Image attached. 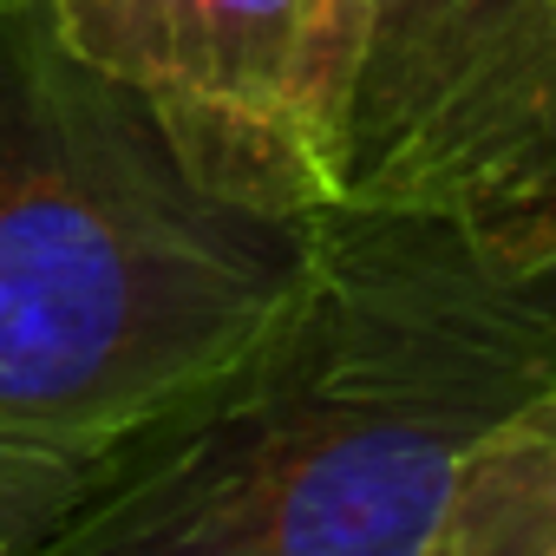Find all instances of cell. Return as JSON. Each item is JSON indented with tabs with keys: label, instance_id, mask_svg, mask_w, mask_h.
Returning <instances> with one entry per match:
<instances>
[{
	"label": "cell",
	"instance_id": "cell-1",
	"mask_svg": "<svg viewBox=\"0 0 556 556\" xmlns=\"http://www.w3.org/2000/svg\"><path fill=\"white\" fill-rule=\"evenodd\" d=\"M543 380L556 262L432 210L334 197L308 210L295 302L242 374L53 549L439 556L471 452Z\"/></svg>",
	"mask_w": 556,
	"mask_h": 556
},
{
	"label": "cell",
	"instance_id": "cell-2",
	"mask_svg": "<svg viewBox=\"0 0 556 556\" xmlns=\"http://www.w3.org/2000/svg\"><path fill=\"white\" fill-rule=\"evenodd\" d=\"M308 268V216L210 190L47 0L0 8V543L53 536L190 426Z\"/></svg>",
	"mask_w": 556,
	"mask_h": 556
},
{
	"label": "cell",
	"instance_id": "cell-3",
	"mask_svg": "<svg viewBox=\"0 0 556 556\" xmlns=\"http://www.w3.org/2000/svg\"><path fill=\"white\" fill-rule=\"evenodd\" d=\"M341 197L556 262V0H354Z\"/></svg>",
	"mask_w": 556,
	"mask_h": 556
},
{
	"label": "cell",
	"instance_id": "cell-4",
	"mask_svg": "<svg viewBox=\"0 0 556 556\" xmlns=\"http://www.w3.org/2000/svg\"><path fill=\"white\" fill-rule=\"evenodd\" d=\"M223 197L308 216L341 197L354 0H47Z\"/></svg>",
	"mask_w": 556,
	"mask_h": 556
},
{
	"label": "cell",
	"instance_id": "cell-5",
	"mask_svg": "<svg viewBox=\"0 0 556 556\" xmlns=\"http://www.w3.org/2000/svg\"><path fill=\"white\" fill-rule=\"evenodd\" d=\"M439 556H556V380L471 452Z\"/></svg>",
	"mask_w": 556,
	"mask_h": 556
},
{
	"label": "cell",
	"instance_id": "cell-6",
	"mask_svg": "<svg viewBox=\"0 0 556 556\" xmlns=\"http://www.w3.org/2000/svg\"><path fill=\"white\" fill-rule=\"evenodd\" d=\"M0 8H21V0H0Z\"/></svg>",
	"mask_w": 556,
	"mask_h": 556
},
{
	"label": "cell",
	"instance_id": "cell-7",
	"mask_svg": "<svg viewBox=\"0 0 556 556\" xmlns=\"http://www.w3.org/2000/svg\"><path fill=\"white\" fill-rule=\"evenodd\" d=\"M0 556H8V543H0Z\"/></svg>",
	"mask_w": 556,
	"mask_h": 556
}]
</instances>
